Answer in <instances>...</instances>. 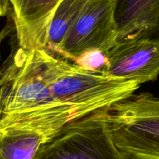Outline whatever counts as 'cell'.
<instances>
[{"label": "cell", "mask_w": 159, "mask_h": 159, "mask_svg": "<svg viewBox=\"0 0 159 159\" xmlns=\"http://www.w3.org/2000/svg\"><path fill=\"white\" fill-rule=\"evenodd\" d=\"M104 115L103 109L67 124L34 159H129L114 144Z\"/></svg>", "instance_id": "4"}, {"label": "cell", "mask_w": 159, "mask_h": 159, "mask_svg": "<svg viewBox=\"0 0 159 159\" xmlns=\"http://www.w3.org/2000/svg\"><path fill=\"white\" fill-rule=\"evenodd\" d=\"M107 62L106 54L100 51H90L86 53L73 61V63L84 69L101 73H104L105 71Z\"/></svg>", "instance_id": "11"}, {"label": "cell", "mask_w": 159, "mask_h": 159, "mask_svg": "<svg viewBox=\"0 0 159 159\" xmlns=\"http://www.w3.org/2000/svg\"><path fill=\"white\" fill-rule=\"evenodd\" d=\"M62 0H0L2 16L10 12L18 48L45 49L50 23Z\"/></svg>", "instance_id": "7"}, {"label": "cell", "mask_w": 159, "mask_h": 159, "mask_svg": "<svg viewBox=\"0 0 159 159\" xmlns=\"http://www.w3.org/2000/svg\"><path fill=\"white\" fill-rule=\"evenodd\" d=\"M78 119L53 96L36 49L18 48L0 70V128L33 130L49 140Z\"/></svg>", "instance_id": "1"}, {"label": "cell", "mask_w": 159, "mask_h": 159, "mask_svg": "<svg viewBox=\"0 0 159 159\" xmlns=\"http://www.w3.org/2000/svg\"><path fill=\"white\" fill-rule=\"evenodd\" d=\"M36 51L53 96L79 118L130 97L140 87L135 82L84 69L45 49Z\"/></svg>", "instance_id": "2"}, {"label": "cell", "mask_w": 159, "mask_h": 159, "mask_svg": "<svg viewBox=\"0 0 159 159\" xmlns=\"http://www.w3.org/2000/svg\"><path fill=\"white\" fill-rule=\"evenodd\" d=\"M103 74L139 85L159 75V38L130 37L119 40L107 53Z\"/></svg>", "instance_id": "6"}, {"label": "cell", "mask_w": 159, "mask_h": 159, "mask_svg": "<svg viewBox=\"0 0 159 159\" xmlns=\"http://www.w3.org/2000/svg\"><path fill=\"white\" fill-rule=\"evenodd\" d=\"M87 0H62L50 23L45 50L57 52L67 32L82 11Z\"/></svg>", "instance_id": "10"}, {"label": "cell", "mask_w": 159, "mask_h": 159, "mask_svg": "<svg viewBox=\"0 0 159 159\" xmlns=\"http://www.w3.org/2000/svg\"><path fill=\"white\" fill-rule=\"evenodd\" d=\"M114 144L129 159H159V98L132 95L105 109Z\"/></svg>", "instance_id": "3"}, {"label": "cell", "mask_w": 159, "mask_h": 159, "mask_svg": "<svg viewBox=\"0 0 159 159\" xmlns=\"http://www.w3.org/2000/svg\"><path fill=\"white\" fill-rule=\"evenodd\" d=\"M1 16H2V13L1 9H0V17H1ZM2 33L0 32V46H1V42H2Z\"/></svg>", "instance_id": "12"}, {"label": "cell", "mask_w": 159, "mask_h": 159, "mask_svg": "<svg viewBox=\"0 0 159 159\" xmlns=\"http://www.w3.org/2000/svg\"><path fill=\"white\" fill-rule=\"evenodd\" d=\"M48 141L36 131L18 128H0V159H34Z\"/></svg>", "instance_id": "9"}, {"label": "cell", "mask_w": 159, "mask_h": 159, "mask_svg": "<svg viewBox=\"0 0 159 159\" xmlns=\"http://www.w3.org/2000/svg\"><path fill=\"white\" fill-rule=\"evenodd\" d=\"M115 0H87L56 54L74 61L86 53L106 54L118 41Z\"/></svg>", "instance_id": "5"}, {"label": "cell", "mask_w": 159, "mask_h": 159, "mask_svg": "<svg viewBox=\"0 0 159 159\" xmlns=\"http://www.w3.org/2000/svg\"><path fill=\"white\" fill-rule=\"evenodd\" d=\"M115 2L118 41L130 37L159 38V0Z\"/></svg>", "instance_id": "8"}]
</instances>
